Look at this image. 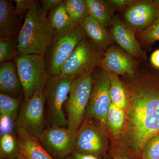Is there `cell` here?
Returning a JSON list of instances; mask_svg holds the SVG:
<instances>
[{
	"mask_svg": "<svg viewBox=\"0 0 159 159\" xmlns=\"http://www.w3.org/2000/svg\"><path fill=\"white\" fill-rule=\"evenodd\" d=\"M127 90L128 131L137 152L159 134V80L138 83Z\"/></svg>",
	"mask_w": 159,
	"mask_h": 159,
	"instance_id": "6da1fadb",
	"label": "cell"
},
{
	"mask_svg": "<svg viewBox=\"0 0 159 159\" xmlns=\"http://www.w3.org/2000/svg\"><path fill=\"white\" fill-rule=\"evenodd\" d=\"M47 17L48 16L37 1L26 14L18 34L19 54L45 56L51 45L54 33Z\"/></svg>",
	"mask_w": 159,
	"mask_h": 159,
	"instance_id": "7a4b0ae2",
	"label": "cell"
},
{
	"mask_svg": "<svg viewBox=\"0 0 159 159\" xmlns=\"http://www.w3.org/2000/svg\"><path fill=\"white\" fill-rule=\"evenodd\" d=\"M85 36L82 24H74L68 29L54 32L51 45L44 56L50 76L61 74L63 64Z\"/></svg>",
	"mask_w": 159,
	"mask_h": 159,
	"instance_id": "3957f363",
	"label": "cell"
},
{
	"mask_svg": "<svg viewBox=\"0 0 159 159\" xmlns=\"http://www.w3.org/2000/svg\"><path fill=\"white\" fill-rule=\"evenodd\" d=\"M14 61L22 86L24 99H29L40 90H44L50 77L44 56L19 54Z\"/></svg>",
	"mask_w": 159,
	"mask_h": 159,
	"instance_id": "277c9868",
	"label": "cell"
},
{
	"mask_svg": "<svg viewBox=\"0 0 159 159\" xmlns=\"http://www.w3.org/2000/svg\"><path fill=\"white\" fill-rule=\"evenodd\" d=\"M93 73L74 79L66 101L67 128L75 134L82 123L88 105L93 82Z\"/></svg>",
	"mask_w": 159,
	"mask_h": 159,
	"instance_id": "5b68a950",
	"label": "cell"
},
{
	"mask_svg": "<svg viewBox=\"0 0 159 159\" xmlns=\"http://www.w3.org/2000/svg\"><path fill=\"white\" fill-rule=\"evenodd\" d=\"M74 78L60 74L50 76L44 90L51 126L67 127L63 105L68 98Z\"/></svg>",
	"mask_w": 159,
	"mask_h": 159,
	"instance_id": "8992f818",
	"label": "cell"
},
{
	"mask_svg": "<svg viewBox=\"0 0 159 159\" xmlns=\"http://www.w3.org/2000/svg\"><path fill=\"white\" fill-rule=\"evenodd\" d=\"M104 54L88 37L85 36L77 44L61 68V74L75 79L93 73L99 67Z\"/></svg>",
	"mask_w": 159,
	"mask_h": 159,
	"instance_id": "52a82bcc",
	"label": "cell"
},
{
	"mask_svg": "<svg viewBox=\"0 0 159 159\" xmlns=\"http://www.w3.org/2000/svg\"><path fill=\"white\" fill-rule=\"evenodd\" d=\"M45 103L43 90L37 91L29 99H24L14 123L16 128H22L39 140L44 129Z\"/></svg>",
	"mask_w": 159,
	"mask_h": 159,
	"instance_id": "ba28073f",
	"label": "cell"
},
{
	"mask_svg": "<svg viewBox=\"0 0 159 159\" xmlns=\"http://www.w3.org/2000/svg\"><path fill=\"white\" fill-rule=\"evenodd\" d=\"M101 69L93 73V82L86 112V117L94 118L102 129L107 126V115L111 103L110 95V77L109 72Z\"/></svg>",
	"mask_w": 159,
	"mask_h": 159,
	"instance_id": "9c48e42d",
	"label": "cell"
},
{
	"mask_svg": "<svg viewBox=\"0 0 159 159\" xmlns=\"http://www.w3.org/2000/svg\"><path fill=\"white\" fill-rule=\"evenodd\" d=\"M76 136L67 127L53 125L44 129L39 140L54 159H65L74 152Z\"/></svg>",
	"mask_w": 159,
	"mask_h": 159,
	"instance_id": "30bf717a",
	"label": "cell"
},
{
	"mask_svg": "<svg viewBox=\"0 0 159 159\" xmlns=\"http://www.w3.org/2000/svg\"><path fill=\"white\" fill-rule=\"evenodd\" d=\"M159 7L156 1L133 2L124 14L125 24L134 31H144L156 20Z\"/></svg>",
	"mask_w": 159,
	"mask_h": 159,
	"instance_id": "8fae6325",
	"label": "cell"
},
{
	"mask_svg": "<svg viewBox=\"0 0 159 159\" xmlns=\"http://www.w3.org/2000/svg\"><path fill=\"white\" fill-rule=\"evenodd\" d=\"M104 140L101 131L86 117L77 131L74 152L97 157L104 148Z\"/></svg>",
	"mask_w": 159,
	"mask_h": 159,
	"instance_id": "7c38bea8",
	"label": "cell"
},
{
	"mask_svg": "<svg viewBox=\"0 0 159 159\" xmlns=\"http://www.w3.org/2000/svg\"><path fill=\"white\" fill-rule=\"evenodd\" d=\"M136 66L134 57L120 47L112 45L104 53L99 67L109 73L130 77L135 75Z\"/></svg>",
	"mask_w": 159,
	"mask_h": 159,
	"instance_id": "4fadbf2b",
	"label": "cell"
},
{
	"mask_svg": "<svg viewBox=\"0 0 159 159\" xmlns=\"http://www.w3.org/2000/svg\"><path fill=\"white\" fill-rule=\"evenodd\" d=\"M111 26L110 32L112 38L120 48L135 58H145L146 54L137 39L135 31L116 17H114Z\"/></svg>",
	"mask_w": 159,
	"mask_h": 159,
	"instance_id": "5bb4252c",
	"label": "cell"
},
{
	"mask_svg": "<svg viewBox=\"0 0 159 159\" xmlns=\"http://www.w3.org/2000/svg\"><path fill=\"white\" fill-rule=\"evenodd\" d=\"M0 90L1 93L12 97L20 99L24 98L22 86L14 61L1 64Z\"/></svg>",
	"mask_w": 159,
	"mask_h": 159,
	"instance_id": "9a60e30c",
	"label": "cell"
},
{
	"mask_svg": "<svg viewBox=\"0 0 159 159\" xmlns=\"http://www.w3.org/2000/svg\"><path fill=\"white\" fill-rule=\"evenodd\" d=\"M22 26L12 1L1 0L0 38L18 35Z\"/></svg>",
	"mask_w": 159,
	"mask_h": 159,
	"instance_id": "2e32d148",
	"label": "cell"
},
{
	"mask_svg": "<svg viewBox=\"0 0 159 159\" xmlns=\"http://www.w3.org/2000/svg\"><path fill=\"white\" fill-rule=\"evenodd\" d=\"M82 26L86 36L88 37L103 54L113 44V39L106 27L91 16L86 19Z\"/></svg>",
	"mask_w": 159,
	"mask_h": 159,
	"instance_id": "e0dca14e",
	"label": "cell"
},
{
	"mask_svg": "<svg viewBox=\"0 0 159 159\" xmlns=\"http://www.w3.org/2000/svg\"><path fill=\"white\" fill-rule=\"evenodd\" d=\"M21 153L28 159H55L43 147L38 139L22 128H16Z\"/></svg>",
	"mask_w": 159,
	"mask_h": 159,
	"instance_id": "ac0fdd59",
	"label": "cell"
},
{
	"mask_svg": "<svg viewBox=\"0 0 159 159\" xmlns=\"http://www.w3.org/2000/svg\"><path fill=\"white\" fill-rule=\"evenodd\" d=\"M90 16L104 25L106 28L111 26L113 21V11L107 1L86 0Z\"/></svg>",
	"mask_w": 159,
	"mask_h": 159,
	"instance_id": "d6986e66",
	"label": "cell"
},
{
	"mask_svg": "<svg viewBox=\"0 0 159 159\" xmlns=\"http://www.w3.org/2000/svg\"><path fill=\"white\" fill-rule=\"evenodd\" d=\"M110 77V95L112 103L125 110L128 103V94L126 88L119 79V75L109 73Z\"/></svg>",
	"mask_w": 159,
	"mask_h": 159,
	"instance_id": "ffe728a7",
	"label": "cell"
},
{
	"mask_svg": "<svg viewBox=\"0 0 159 159\" xmlns=\"http://www.w3.org/2000/svg\"><path fill=\"white\" fill-rule=\"evenodd\" d=\"M63 2L56 6L47 17L49 25L54 32L68 29L75 24L66 11Z\"/></svg>",
	"mask_w": 159,
	"mask_h": 159,
	"instance_id": "44dd1931",
	"label": "cell"
},
{
	"mask_svg": "<svg viewBox=\"0 0 159 159\" xmlns=\"http://www.w3.org/2000/svg\"><path fill=\"white\" fill-rule=\"evenodd\" d=\"M63 3L69 16L76 25H81L90 16L86 0H65Z\"/></svg>",
	"mask_w": 159,
	"mask_h": 159,
	"instance_id": "7402d4cb",
	"label": "cell"
},
{
	"mask_svg": "<svg viewBox=\"0 0 159 159\" xmlns=\"http://www.w3.org/2000/svg\"><path fill=\"white\" fill-rule=\"evenodd\" d=\"M17 139L12 134H3L0 138L1 159H15L20 153Z\"/></svg>",
	"mask_w": 159,
	"mask_h": 159,
	"instance_id": "603a6c76",
	"label": "cell"
},
{
	"mask_svg": "<svg viewBox=\"0 0 159 159\" xmlns=\"http://www.w3.org/2000/svg\"><path fill=\"white\" fill-rule=\"evenodd\" d=\"M125 120L124 110L111 102L107 115V125L114 137H119L124 126Z\"/></svg>",
	"mask_w": 159,
	"mask_h": 159,
	"instance_id": "cb8c5ba5",
	"label": "cell"
},
{
	"mask_svg": "<svg viewBox=\"0 0 159 159\" xmlns=\"http://www.w3.org/2000/svg\"><path fill=\"white\" fill-rule=\"evenodd\" d=\"M18 37L16 36L0 38V62L12 61L18 55Z\"/></svg>",
	"mask_w": 159,
	"mask_h": 159,
	"instance_id": "d4e9b609",
	"label": "cell"
},
{
	"mask_svg": "<svg viewBox=\"0 0 159 159\" xmlns=\"http://www.w3.org/2000/svg\"><path fill=\"white\" fill-rule=\"evenodd\" d=\"M21 99L0 94V113L2 116L7 117L11 121L17 118Z\"/></svg>",
	"mask_w": 159,
	"mask_h": 159,
	"instance_id": "484cf974",
	"label": "cell"
},
{
	"mask_svg": "<svg viewBox=\"0 0 159 159\" xmlns=\"http://www.w3.org/2000/svg\"><path fill=\"white\" fill-rule=\"evenodd\" d=\"M139 42L144 44H152L159 41V12L156 20L144 31L138 32Z\"/></svg>",
	"mask_w": 159,
	"mask_h": 159,
	"instance_id": "4316f807",
	"label": "cell"
},
{
	"mask_svg": "<svg viewBox=\"0 0 159 159\" xmlns=\"http://www.w3.org/2000/svg\"><path fill=\"white\" fill-rule=\"evenodd\" d=\"M142 159H159V134L146 143Z\"/></svg>",
	"mask_w": 159,
	"mask_h": 159,
	"instance_id": "83f0119b",
	"label": "cell"
},
{
	"mask_svg": "<svg viewBox=\"0 0 159 159\" xmlns=\"http://www.w3.org/2000/svg\"><path fill=\"white\" fill-rule=\"evenodd\" d=\"M14 3L18 16L21 21L25 20L26 14L31 8L37 2L35 0H14Z\"/></svg>",
	"mask_w": 159,
	"mask_h": 159,
	"instance_id": "f1b7e54d",
	"label": "cell"
},
{
	"mask_svg": "<svg viewBox=\"0 0 159 159\" xmlns=\"http://www.w3.org/2000/svg\"><path fill=\"white\" fill-rule=\"evenodd\" d=\"M40 5L43 11L47 16H48L52 10L62 3L61 0H42L39 1Z\"/></svg>",
	"mask_w": 159,
	"mask_h": 159,
	"instance_id": "f546056e",
	"label": "cell"
},
{
	"mask_svg": "<svg viewBox=\"0 0 159 159\" xmlns=\"http://www.w3.org/2000/svg\"><path fill=\"white\" fill-rule=\"evenodd\" d=\"M107 2L112 7L120 8L126 6H129L134 1L131 0H110L107 1Z\"/></svg>",
	"mask_w": 159,
	"mask_h": 159,
	"instance_id": "4dcf8cb0",
	"label": "cell"
},
{
	"mask_svg": "<svg viewBox=\"0 0 159 159\" xmlns=\"http://www.w3.org/2000/svg\"><path fill=\"white\" fill-rule=\"evenodd\" d=\"M65 159H100L92 155L85 154L74 152Z\"/></svg>",
	"mask_w": 159,
	"mask_h": 159,
	"instance_id": "1f68e13d",
	"label": "cell"
},
{
	"mask_svg": "<svg viewBox=\"0 0 159 159\" xmlns=\"http://www.w3.org/2000/svg\"><path fill=\"white\" fill-rule=\"evenodd\" d=\"M152 64L157 68L159 69V49L153 52L150 57Z\"/></svg>",
	"mask_w": 159,
	"mask_h": 159,
	"instance_id": "d6a6232c",
	"label": "cell"
},
{
	"mask_svg": "<svg viewBox=\"0 0 159 159\" xmlns=\"http://www.w3.org/2000/svg\"><path fill=\"white\" fill-rule=\"evenodd\" d=\"M15 159H28L25 156H24L22 153H20L18 157H17Z\"/></svg>",
	"mask_w": 159,
	"mask_h": 159,
	"instance_id": "836d02e7",
	"label": "cell"
},
{
	"mask_svg": "<svg viewBox=\"0 0 159 159\" xmlns=\"http://www.w3.org/2000/svg\"><path fill=\"white\" fill-rule=\"evenodd\" d=\"M156 2L157 4L159 7V1H156Z\"/></svg>",
	"mask_w": 159,
	"mask_h": 159,
	"instance_id": "e575fe53",
	"label": "cell"
},
{
	"mask_svg": "<svg viewBox=\"0 0 159 159\" xmlns=\"http://www.w3.org/2000/svg\"><path fill=\"white\" fill-rule=\"evenodd\" d=\"M117 159H126L123 158H118Z\"/></svg>",
	"mask_w": 159,
	"mask_h": 159,
	"instance_id": "d590c367",
	"label": "cell"
}]
</instances>
